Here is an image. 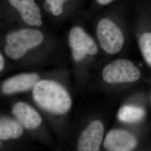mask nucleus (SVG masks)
I'll return each instance as SVG.
<instances>
[{"label": "nucleus", "mask_w": 151, "mask_h": 151, "mask_svg": "<svg viewBox=\"0 0 151 151\" xmlns=\"http://www.w3.org/2000/svg\"><path fill=\"white\" fill-rule=\"evenodd\" d=\"M32 95L35 101L49 113L63 115L67 113L72 106L68 92L58 83L50 80L38 81L33 87Z\"/></svg>", "instance_id": "f257e3e1"}, {"label": "nucleus", "mask_w": 151, "mask_h": 151, "mask_svg": "<svg viewBox=\"0 0 151 151\" xmlns=\"http://www.w3.org/2000/svg\"><path fill=\"white\" fill-rule=\"evenodd\" d=\"M43 39L42 32L36 29H23L10 32L6 37L5 53L12 60L19 59L29 49L42 43Z\"/></svg>", "instance_id": "f03ea898"}, {"label": "nucleus", "mask_w": 151, "mask_h": 151, "mask_svg": "<svg viewBox=\"0 0 151 151\" xmlns=\"http://www.w3.org/2000/svg\"><path fill=\"white\" fill-rule=\"evenodd\" d=\"M140 77V71L129 60H115L106 65L103 70V79L110 84L134 82Z\"/></svg>", "instance_id": "7ed1b4c3"}, {"label": "nucleus", "mask_w": 151, "mask_h": 151, "mask_svg": "<svg viewBox=\"0 0 151 151\" xmlns=\"http://www.w3.org/2000/svg\"><path fill=\"white\" fill-rule=\"evenodd\" d=\"M97 35L102 48L108 54H116L123 48V34L118 27L109 19H103L99 22Z\"/></svg>", "instance_id": "20e7f679"}, {"label": "nucleus", "mask_w": 151, "mask_h": 151, "mask_svg": "<svg viewBox=\"0 0 151 151\" xmlns=\"http://www.w3.org/2000/svg\"><path fill=\"white\" fill-rule=\"evenodd\" d=\"M68 42L72 50L73 58L76 62L83 60L87 54L94 55L97 54L96 44L81 27H76L71 29Z\"/></svg>", "instance_id": "39448f33"}, {"label": "nucleus", "mask_w": 151, "mask_h": 151, "mask_svg": "<svg viewBox=\"0 0 151 151\" xmlns=\"http://www.w3.org/2000/svg\"><path fill=\"white\" fill-rule=\"evenodd\" d=\"M104 127L103 123L96 120L90 124L82 133L78 139L77 150L97 151L103 142Z\"/></svg>", "instance_id": "423d86ee"}, {"label": "nucleus", "mask_w": 151, "mask_h": 151, "mask_svg": "<svg viewBox=\"0 0 151 151\" xmlns=\"http://www.w3.org/2000/svg\"><path fill=\"white\" fill-rule=\"evenodd\" d=\"M137 140L132 133L122 129L110 130L104 142V147L110 151H130L135 148Z\"/></svg>", "instance_id": "0eeeda50"}, {"label": "nucleus", "mask_w": 151, "mask_h": 151, "mask_svg": "<svg viewBox=\"0 0 151 151\" xmlns=\"http://www.w3.org/2000/svg\"><path fill=\"white\" fill-rule=\"evenodd\" d=\"M9 2L28 25L37 27L42 25L41 11L35 0H9Z\"/></svg>", "instance_id": "6e6552de"}, {"label": "nucleus", "mask_w": 151, "mask_h": 151, "mask_svg": "<svg viewBox=\"0 0 151 151\" xmlns=\"http://www.w3.org/2000/svg\"><path fill=\"white\" fill-rule=\"evenodd\" d=\"M39 78V76L35 73H23L14 76L4 82L2 91L6 95L26 91L34 87Z\"/></svg>", "instance_id": "1a4fd4ad"}, {"label": "nucleus", "mask_w": 151, "mask_h": 151, "mask_svg": "<svg viewBox=\"0 0 151 151\" xmlns=\"http://www.w3.org/2000/svg\"><path fill=\"white\" fill-rule=\"evenodd\" d=\"M12 113L20 124L28 129H34L42 123L40 115L26 103L15 104L13 106Z\"/></svg>", "instance_id": "9d476101"}, {"label": "nucleus", "mask_w": 151, "mask_h": 151, "mask_svg": "<svg viewBox=\"0 0 151 151\" xmlns=\"http://www.w3.org/2000/svg\"><path fill=\"white\" fill-rule=\"evenodd\" d=\"M23 133L20 123L9 118L0 119V139L8 140L17 139Z\"/></svg>", "instance_id": "9b49d317"}, {"label": "nucleus", "mask_w": 151, "mask_h": 151, "mask_svg": "<svg viewBox=\"0 0 151 151\" xmlns=\"http://www.w3.org/2000/svg\"><path fill=\"white\" fill-rule=\"evenodd\" d=\"M145 114L142 108L132 105H125L120 108L118 116L121 122L125 123H135L142 119Z\"/></svg>", "instance_id": "f8f14e48"}, {"label": "nucleus", "mask_w": 151, "mask_h": 151, "mask_svg": "<svg viewBox=\"0 0 151 151\" xmlns=\"http://www.w3.org/2000/svg\"><path fill=\"white\" fill-rule=\"evenodd\" d=\"M139 47L147 63L151 67V32H145L140 37Z\"/></svg>", "instance_id": "ddd939ff"}, {"label": "nucleus", "mask_w": 151, "mask_h": 151, "mask_svg": "<svg viewBox=\"0 0 151 151\" xmlns=\"http://www.w3.org/2000/svg\"><path fill=\"white\" fill-rule=\"evenodd\" d=\"M50 7V10L55 16L60 15L63 12V4L67 0H45Z\"/></svg>", "instance_id": "4468645a"}, {"label": "nucleus", "mask_w": 151, "mask_h": 151, "mask_svg": "<svg viewBox=\"0 0 151 151\" xmlns=\"http://www.w3.org/2000/svg\"><path fill=\"white\" fill-rule=\"evenodd\" d=\"M113 0H97L99 4L102 5H105L110 4Z\"/></svg>", "instance_id": "2eb2a0df"}, {"label": "nucleus", "mask_w": 151, "mask_h": 151, "mask_svg": "<svg viewBox=\"0 0 151 151\" xmlns=\"http://www.w3.org/2000/svg\"><path fill=\"white\" fill-rule=\"evenodd\" d=\"M4 67V60L2 55L0 53V72L3 70Z\"/></svg>", "instance_id": "dca6fc26"}, {"label": "nucleus", "mask_w": 151, "mask_h": 151, "mask_svg": "<svg viewBox=\"0 0 151 151\" xmlns=\"http://www.w3.org/2000/svg\"><path fill=\"white\" fill-rule=\"evenodd\" d=\"M1 142H0V146H1Z\"/></svg>", "instance_id": "f3484780"}]
</instances>
